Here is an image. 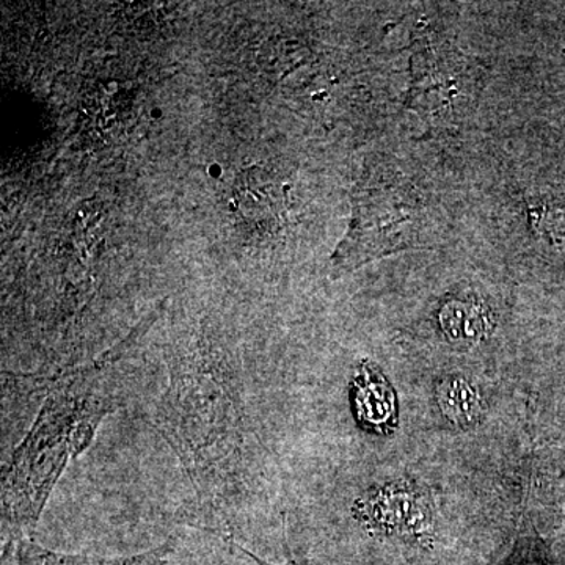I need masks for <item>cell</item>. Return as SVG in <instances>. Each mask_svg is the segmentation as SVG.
Here are the masks:
<instances>
[{"mask_svg":"<svg viewBox=\"0 0 565 565\" xmlns=\"http://www.w3.org/2000/svg\"><path fill=\"white\" fill-rule=\"evenodd\" d=\"M152 424L180 457L200 503L225 516L247 484L244 386L232 367L206 353L177 364Z\"/></svg>","mask_w":565,"mask_h":565,"instance_id":"obj_1","label":"cell"},{"mask_svg":"<svg viewBox=\"0 0 565 565\" xmlns=\"http://www.w3.org/2000/svg\"><path fill=\"white\" fill-rule=\"evenodd\" d=\"M537 230L544 232L552 239H564L565 237V211L542 210L537 211V221H534Z\"/></svg>","mask_w":565,"mask_h":565,"instance_id":"obj_8","label":"cell"},{"mask_svg":"<svg viewBox=\"0 0 565 565\" xmlns=\"http://www.w3.org/2000/svg\"><path fill=\"white\" fill-rule=\"evenodd\" d=\"M359 418L373 427H384L396 416V397L388 382L374 367L363 366L355 382Z\"/></svg>","mask_w":565,"mask_h":565,"instance_id":"obj_6","label":"cell"},{"mask_svg":"<svg viewBox=\"0 0 565 565\" xmlns=\"http://www.w3.org/2000/svg\"><path fill=\"white\" fill-rule=\"evenodd\" d=\"M226 541H228V544L234 546V548H236L237 552L243 553L244 556L250 557L253 563H255L256 565H274V564L266 563V561L262 559V557H259V556L253 555V553L248 552L247 548H244L243 545L237 544V542L234 541L233 537H226ZM282 565H300V564L297 563L296 559H291V561H288V563L282 564Z\"/></svg>","mask_w":565,"mask_h":565,"instance_id":"obj_9","label":"cell"},{"mask_svg":"<svg viewBox=\"0 0 565 565\" xmlns=\"http://www.w3.org/2000/svg\"><path fill=\"white\" fill-rule=\"evenodd\" d=\"M106 371L107 362L40 384L46 401L11 457L3 481V523L11 541L28 537L66 465L90 445L99 424L120 405L121 385L111 384Z\"/></svg>","mask_w":565,"mask_h":565,"instance_id":"obj_2","label":"cell"},{"mask_svg":"<svg viewBox=\"0 0 565 565\" xmlns=\"http://www.w3.org/2000/svg\"><path fill=\"white\" fill-rule=\"evenodd\" d=\"M422 202L407 182L384 180L362 192L359 217L344 259L355 266L422 247Z\"/></svg>","mask_w":565,"mask_h":565,"instance_id":"obj_3","label":"cell"},{"mask_svg":"<svg viewBox=\"0 0 565 565\" xmlns=\"http://www.w3.org/2000/svg\"><path fill=\"white\" fill-rule=\"evenodd\" d=\"M441 319H444L446 332L456 334L460 330V337H475V333L482 327L481 315L465 305L446 307Z\"/></svg>","mask_w":565,"mask_h":565,"instance_id":"obj_7","label":"cell"},{"mask_svg":"<svg viewBox=\"0 0 565 565\" xmlns=\"http://www.w3.org/2000/svg\"><path fill=\"white\" fill-rule=\"evenodd\" d=\"M9 565H182V552L169 541L150 552L121 557L66 555L44 548L29 537L14 539L7 546Z\"/></svg>","mask_w":565,"mask_h":565,"instance_id":"obj_4","label":"cell"},{"mask_svg":"<svg viewBox=\"0 0 565 565\" xmlns=\"http://www.w3.org/2000/svg\"><path fill=\"white\" fill-rule=\"evenodd\" d=\"M237 211L245 222L253 226H267L277 218L278 189L269 173L262 169L250 170L237 181L236 185Z\"/></svg>","mask_w":565,"mask_h":565,"instance_id":"obj_5","label":"cell"}]
</instances>
